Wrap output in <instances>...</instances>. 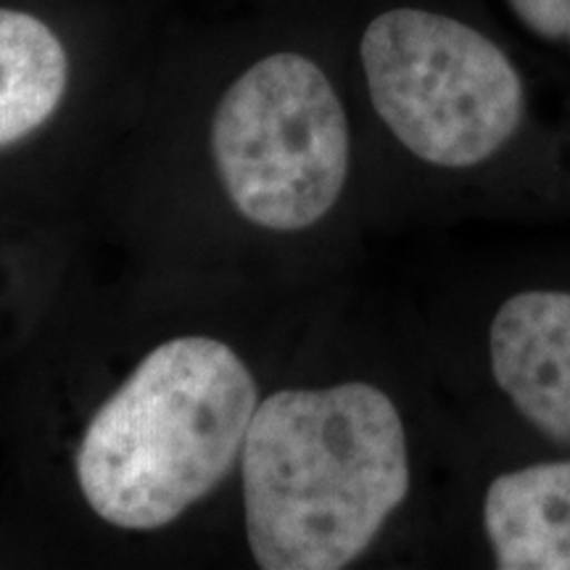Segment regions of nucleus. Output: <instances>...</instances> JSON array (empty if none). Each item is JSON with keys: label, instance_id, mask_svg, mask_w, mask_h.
I'll return each instance as SVG.
<instances>
[{"label": "nucleus", "instance_id": "nucleus-1", "mask_svg": "<svg viewBox=\"0 0 570 570\" xmlns=\"http://www.w3.org/2000/svg\"><path fill=\"white\" fill-rule=\"evenodd\" d=\"M246 537L265 570H338L370 550L410 491L402 415L370 383L285 389L244 452Z\"/></svg>", "mask_w": 570, "mask_h": 570}, {"label": "nucleus", "instance_id": "nucleus-2", "mask_svg": "<svg viewBox=\"0 0 570 570\" xmlns=\"http://www.w3.org/2000/svg\"><path fill=\"white\" fill-rule=\"evenodd\" d=\"M256 407L252 370L223 341L183 336L156 346L85 431L82 497L117 529L173 523L225 479Z\"/></svg>", "mask_w": 570, "mask_h": 570}, {"label": "nucleus", "instance_id": "nucleus-3", "mask_svg": "<svg viewBox=\"0 0 570 570\" xmlns=\"http://www.w3.org/2000/svg\"><path fill=\"white\" fill-rule=\"evenodd\" d=\"M370 106L417 159L468 169L502 151L529 119V82L508 48L431 6L373 13L356 42Z\"/></svg>", "mask_w": 570, "mask_h": 570}, {"label": "nucleus", "instance_id": "nucleus-4", "mask_svg": "<svg viewBox=\"0 0 570 570\" xmlns=\"http://www.w3.org/2000/svg\"><path fill=\"white\" fill-rule=\"evenodd\" d=\"M212 154L227 196L248 223L304 230L336 206L346 185V106L312 56L267 53L219 96Z\"/></svg>", "mask_w": 570, "mask_h": 570}, {"label": "nucleus", "instance_id": "nucleus-5", "mask_svg": "<svg viewBox=\"0 0 570 570\" xmlns=\"http://www.w3.org/2000/svg\"><path fill=\"white\" fill-rule=\"evenodd\" d=\"M489 362L520 417L570 449V291L512 294L491 320Z\"/></svg>", "mask_w": 570, "mask_h": 570}, {"label": "nucleus", "instance_id": "nucleus-6", "mask_svg": "<svg viewBox=\"0 0 570 570\" xmlns=\"http://www.w3.org/2000/svg\"><path fill=\"white\" fill-rule=\"evenodd\" d=\"M494 566L570 570V460H547L497 475L483 497Z\"/></svg>", "mask_w": 570, "mask_h": 570}, {"label": "nucleus", "instance_id": "nucleus-7", "mask_svg": "<svg viewBox=\"0 0 570 570\" xmlns=\"http://www.w3.org/2000/svg\"><path fill=\"white\" fill-rule=\"evenodd\" d=\"M71 85V53L35 11L0 6V148L40 130Z\"/></svg>", "mask_w": 570, "mask_h": 570}]
</instances>
